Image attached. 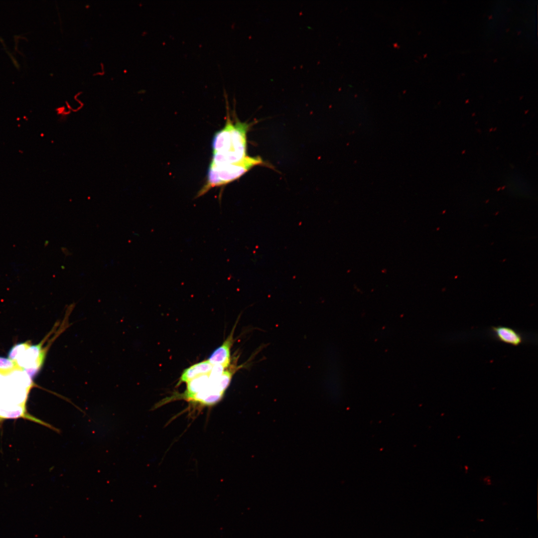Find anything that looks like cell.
I'll return each instance as SVG.
<instances>
[{"label": "cell", "mask_w": 538, "mask_h": 538, "mask_svg": "<svg viewBox=\"0 0 538 538\" xmlns=\"http://www.w3.org/2000/svg\"><path fill=\"white\" fill-rule=\"evenodd\" d=\"M224 128L216 132L212 140L211 164L221 165L236 162L247 156V134L251 124L237 120L233 123L227 110Z\"/></svg>", "instance_id": "1"}, {"label": "cell", "mask_w": 538, "mask_h": 538, "mask_svg": "<svg viewBox=\"0 0 538 538\" xmlns=\"http://www.w3.org/2000/svg\"><path fill=\"white\" fill-rule=\"evenodd\" d=\"M263 163L264 161L260 156L247 155L236 162L221 165L210 163L206 181L196 198L204 195L212 188L224 185L238 179L253 167Z\"/></svg>", "instance_id": "2"}, {"label": "cell", "mask_w": 538, "mask_h": 538, "mask_svg": "<svg viewBox=\"0 0 538 538\" xmlns=\"http://www.w3.org/2000/svg\"><path fill=\"white\" fill-rule=\"evenodd\" d=\"M489 332L495 340L513 346H517L527 341L526 334L511 327L492 326Z\"/></svg>", "instance_id": "3"}, {"label": "cell", "mask_w": 538, "mask_h": 538, "mask_svg": "<svg viewBox=\"0 0 538 538\" xmlns=\"http://www.w3.org/2000/svg\"><path fill=\"white\" fill-rule=\"evenodd\" d=\"M235 327L224 341L223 344L217 348L210 356L208 360L213 365H219L225 369L228 368L231 364V350L235 341L233 337Z\"/></svg>", "instance_id": "4"}, {"label": "cell", "mask_w": 538, "mask_h": 538, "mask_svg": "<svg viewBox=\"0 0 538 538\" xmlns=\"http://www.w3.org/2000/svg\"><path fill=\"white\" fill-rule=\"evenodd\" d=\"M213 367V365L208 360H205L191 366L183 371L177 385H179L182 383H186L195 378L209 374Z\"/></svg>", "instance_id": "5"}, {"label": "cell", "mask_w": 538, "mask_h": 538, "mask_svg": "<svg viewBox=\"0 0 538 538\" xmlns=\"http://www.w3.org/2000/svg\"><path fill=\"white\" fill-rule=\"evenodd\" d=\"M14 370H22L16 361L11 360L8 358L0 356V373L7 374Z\"/></svg>", "instance_id": "6"}, {"label": "cell", "mask_w": 538, "mask_h": 538, "mask_svg": "<svg viewBox=\"0 0 538 538\" xmlns=\"http://www.w3.org/2000/svg\"><path fill=\"white\" fill-rule=\"evenodd\" d=\"M30 345V343L28 341L15 344L9 350L8 353V358L11 360L15 361L18 354L28 348Z\"/></svg>", "instance_id": "7"}]
</instances>
